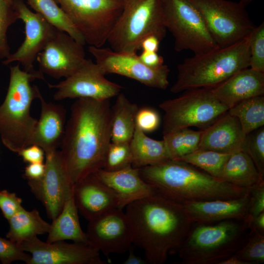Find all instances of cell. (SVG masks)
Listing matches in <instances>:
<instances>
[{
    "mask_svg": "<svg viewBox=\"0 0 264 264\" xmlns=\"http://www.w3.org/2000/svg\"><path fill=\"white\" fill-rule=\"evenodd\" d=\"M250 36V35H249ZM249 36L231 45L194 54L177 65V76L170 91L214 88L241 69L249 67Z\"/></svg>",
    "mask_w": 264,
    "mask_h": 264,
    "instance_id": "obj_5",
    "label": "cell"
},
{
    "mask_svg": "<svg viewBox=\"0 0 264 264\" xmlns=\"http://www.w3.org/2000/svg\"><path fill=\"white\" fill-rule=\"evenodd\" d=\"M227 112L238 119L247 134L264 126V95L242 100L229 108Z\"/></svg>",
    "mask_w": 264,
    "mask_h": 264,
    "instance_id": "obj_31",
    "label": "cell"
},
{
    "mask_svg": "<svg viewBox=\"0 0 264 264\" xmlns=\"http://www.w3.org/2000/svg\"><path fill=\"white\" fill-rule=\"evenodd\" d=\"M105 75L98 65L86 59L71 76L57 84L47 85L56 89L53 96L55 101L82 98L108 100L119 94L123 88L108 80Z\"/></svg>",
    "mask_w": 264,
    "mask_h": 264,
    "instance_id": "obj_13",
    "label": "cell"
},
{
    "mask_svg": "<svg viewBox=\"0 0 264 264\" xmlns=\"http://www.w3.org/2000/svg\"><path fill=\"white\" fill-rule=\"evenodd\" d=\"M73 195L65 203L61 212L50 224L46 242L70 240L88 244L86 232L81 228Z\"/></svg>",
    "mask_w": 264,
    "mask_h": 264,
    "instance_id": "obj_25",
    "label": "cell"
},
{
    "mask_svg": "<svg viewBox=\"0 0 264 264\" xmlns=\"http://www.w3.org/2000/svg\"><path fill=\"white\" fill-rule=\"evenodd\" d=\"M230 154L198 149L178 160L192 165L210 175L219 178L223 168Z\"/></svg>",
    "mask_w": 264,
    "mask_h": 264,
    "instance_id": "obj_33",
    "label": "cell"
},
{
    "mask_svg": "<svg viewBox=\"0 0 264 264\" xmlns=\"http://www.w3.org/2000/svg\"><path fill=\"white\" fill-rule=\"evenodd\" d=\"M35 79L44 80L39 70L25 71L19 63L10 67L7 93L0 105V137L6 148L17 154L31 145L38 121L30 113L32 103L40 91L31 85Z\"/></svg>",
    "mask_w": 264,
    "mask_h": 264,
    "instance_id": "obj_4",
    "label": "cell"
},
{
    "mask_svg": "<svg viewBox=\"0 0 264 264\" xmlns=\"http://www.w3.org/2000/svg\"><path fill=\"white\" fill-rule=\"evenodd\" d=\"M132 155V166L140 168L171 159L164 140L148 137L135 125L130 142Z\"/></svg>",
    "mask_w": 264,
    "mask_h": 264,
    "instance_id": "obj_27",
    "label": "cell"
},
{
    "mask_svg": "<svg viewBox=\"0 0 264 264\" xmlns=\"http://www.w3.org/2000/svg\"><path fill=\"white\" fill-rule=\"evenodd\" d=\"M141 177L167 198L180 204L241 197L249 190L239 187L184 161L169 159L139 168Z\"/></svg>",
    "mask_w": 264,
    "mask_h": 264,
    "instance_id": "obj_3",
    "label": "cell"
},
{
    "mask_svg": "<svg viewBox=\"0 0 264 264\" xmlns=\"http://www.w3.org/2000/svg\"><path fill=\"white\" fill-rule=\"evenodd\" d=\"M22 199L15 193L6 190L0 191V209L4 217L8 220L23 208Z\"/></svg>",
    "mask_w": 264,
    "mask_h": 264,
    "instance_id": "obj_41",
    "label": "cell"
},
{
    "mask_svg": "<svg viewBox=\"0 0 264 264\" xmlns=\"http://www.w3.org/2000/svg\"><path fill=\"white\" fill-rule=\"evenodd\" d=\"M73 195L78 210L88 221L119 209L115 194L94 173L74 184Z\"/></svg>",
    "mask_w": 264,
    "mask_h": 264,
    "instance_id": "obj_19",
    "label": "cell"
},
{
    "mask_svg": "<svg viewBox=\"0 0 264 264\" xmlns=\"http://www.w3.org/2000/svg\"><path fill=\"white\" fill-rule=\"evenodd\" d=\"M160 116L154 109L143 107L138 109L135 116V124L144 132L156 130L160 124Z\"/></svg>",
    "mask_w": 264,
    "mask_h": 264,
    "instance_id": "obj_40",
    "label": "cell"
},
{
    "mask_svg": "<svg viewBox=\"0 0 264 264\" xmlns=\"http://www.w3.org/2000/svg\"><path fill=\"white\" fill-rule=\"evenodd\" d=\"M35 12L41 15L57 30L66 33L83 45L85 39L75 27L56 0H26Z\"/></svg>",
    "mask_w": 264,
    "mask_h": 264,
    "instance_id": "obj_30",
    "label": "cell"
},
{
    "mask_svg": "<svg viewBox=\"0 0 264 264\" xmlns=\"http://www.w3.org/2000/svg\"><path fill=\"white\" fill-rule=\"evenodd\" d=\"M125 208L132 243L144 250L150 264H163L177 253L193 223L183 204L157 191Z\"/></svg>",
    "mask_w": 264,
    "mask_h": 264,
    "instance_id": "obj_2",
    "label": "cell"
},
{
    "mask_svg": "<svg viewBox=\"0 0 264 264\" xmlns=\"http://www.w3.org/2000/svg\"><path fill=\"white\" fill-rule=\"evenodd\" d=\"M97 178L116 195L118 207L123 209L127 205L156 192L155 188L140 176L139 168L132 165L116 171L100 169L94 173Z\"/></svg>",
    "mask_w": 264,
    "mask_h": 264,
    "instance_id": "obj_22",
    "label": "cell"
},
{
    "mask_svg": "<svg viewBox=\"0 0 264 264\" xmlns=\"http://www.w3.org/2000/svg\"><path fill=\"white\" fill-rule=\"evenodd\" d=\"M14 9L19 19L24 24L25 38L20 46L3 62L8 65L18 62L27 72L36 71L34 63L39 53L56 35L58 30L41 15L31 11L23 0H12Z\"/></svg>",
    "mask_w": 264,
    "mask_h": 264,
    "instance_id": "obj_15",
    "label": "cell"
},
{
    "mask_svg": "<svg viewBox=\"0 0 264 264\" xmlns=\"http://www.w3.org/2000/svg\"><path fill=\"white\" fill-rule=\"evenodd\" d=\"M122 11L107 42L116 52L136 53L142 40L154 35L161 41L167 29L163 22L162 0H122Z\"/></svg>",
    "mask_w": 264,
    "mask_h": 264,
    "instance_id": "obj_7",
    "label": "cell"
},
{
    "mask_svg": "<svg viewBox=\"0 0 264 264\" xmlns=\"http://www.w3.org/2000/svg\"><path fill=\"white\" fill-rule=\"evenodd\" d=\"M160 42L155 36L149 35L145 37L141 42L140 49L146 51L157 52Z\"/></svg>",
    "mask_w": 264,
    "mask_h": 264,
    "instance_id": "obj_46",
    "label": "cell"
},
{
    "mask_svg": "<svg viewBox=\"0 0 264 264\" xmlns=\"http://www.w3.org/2000/svg\"><path fill=\"white\" fill-rule=\"evenodd\" d=\"M131 165L132 155L130 143L111 142L105 156L102 169L112 172Z\"/></svg>",
    "mask_w": 264,
    "mask_h": 264,
    "instance_id": "obj_35",
    "label": "cell"
},
{
    "mask_svg": "<svg viewBox=\"0 0 264 264\" xmlns=\"http://www.w3.org/2000/svg\"><path fill=\"white\" fill-rule=\"evenodd\" d=\"M250 220L193 222L178 254L182 264H219L244 243Z\"/></svg>",
    "mask_w": 264,
    "mask_h": 264,
    "instance_id": "obj_6",
    "label": "cell"
},
{
    "mask_svg": "<svg viewBox=\"0 0 264 264\" xmlns=\"http://www.w3.org/2000/svg\"><path fill=\"white\" fill-rule=\"evenodd\" d=\"M6 0V1H9V2H12V0Z\"/></svg>",
    "mask_w": 264,
    "mask_h": 264,
    "instance_id": "obj_51",
    "label": "cell"
},
{
    "mask_svg": "<svg viewBox=\"0 0 264 264\" xmlns=\"http://www.w3.org/2000/svg\"><path fill=\"white\" fill-rule=\"evenodd\" d=\"M38 99L41 113L33 135L31 145L41 147L45 154L61 146L66 125V111L60 104L47 102L40 91Z\"/></svg>",
    "mask_w": 264,
    "mask_h": 264,
    "instance_id": "obj_23",
    "label": "cell"
},
{
    "mask_svg": "<svg viewBox=\"0 0 264 264\" xmlns=\"http://www.w3.org/2000/svg\"><path fill=\"white\" fill-rule=\"evenodd\" d=\"M140 60L146 66L151 67H157L164 64V59L157 52L142 50L138 55Z\"/></svg>",
    "mask_w": 264,
    "mask_h": 264,
    "instance_id": "obj_45",
    "label": "cell"
},
{
    "mask_svg": "<svg viewBox=\"0 0 264 264\" xmlns=\"http://www.w3.org/2000/svg\"><path fill=\"white\" fill-rule=\"evenodd\" d=\"M245 153L252 158L261 175L264 176V127L247 134Z\"/></svg>",
    "mask_w": 264,
    "mask_h": 264,
    "instance_id": "obj_37",
    "label": "cell"
},
{
    "mask_svg": "<svg viewBox=\"0 0 264 264\" xmlns=\"http://www.w3.org/2000/svg\"><path fill=\"white\" fill-rule=\"evenodd\" d=\"M219 179L239 187L250 189L264 180L251 157L240 151L231 154Z\"/></svg>",
    "mask_w": 264,
    "mask_h": 264,
    "instance_id": "obj_26",
    "label": "cell"
},
{
    "mask_svg": "<svg viewBox=\"0 0 264 264\" xmlns=\"http://www.w3.org/2000/svg\"><path fill=\"white\" fill-rule=\"evenodd\" d=\"M249 67L264 72V22L249 36Z\"/></svg>",
    "mask_w": 264,
    "mask_h": 264,
    "instance_id": "obj_38",
    "label": "cell"
},
{
    "mask_svg": "<svg viewBox=\"0 0 264 264\" xmlns=\"http://www.w3.org/2000/svg\"><path fill=\"white\" fill-rule=\"evenodd\" d=\"M198 10L218 47L248 37L256 25L245 8L229 0H188Z\"/></svg>",
    "mask_w": 264,
    "mask_h": 264,
    "instance_id": "obj_11",
    "label": "cell"
},
{
    "mask_svg": "<svg viewBox=\"0 0 264 264\" xmlns=\"http://www.w3.org/2000/svg\"><path fill=\"white\" fill-rule=\"evenodd\" d=\"M249 189L245 194L237 198L190 202L183 205L193 222L211 223L228 220H246L249 216Z\"/></svg>",
    "mask_w": 264,
    "mask_h": 264,
    "instance_id": "obj_20",
    "label": "cell"
},
{
    "mask_svg": "<svg viewBox=\"0 0 264 264\" xmlns=\"http://www.w3.org/2000/svg\"><path fill=\"white\" fill-rule=\"evenodd\" d=\"M219 264H248V263L241 260L234 254L220 262Z\"/></svg>",
    "mask_w": 264,
    "mask_h": 264,
    "instance_id": "obj_49",
    "label": "cell"
},
{
    "mask_svg": "<svg viewBox=\"0 0 264 264\" xmlns=\"http://www.w3.org/2000/svg\"><path fill=\"white\" fill-rule=\"evenodd\" d=\"M250 228L264 234V212L250 219Z\"/></svg>",
    "mask_w": 264,
    "mask_h": 264,
    "instance_id": "obj_47",
    "label": "cell"
},
{
    "mask_svg": "<svg viewBox=\"0 0 264 264\" xmlns=\"http://www.w3.org/2000/svg\"><path fill=\"white\" fill-rule=\"evenodd\" d=\"M250 202L248 218L264 212V181L249 189Z\"/></svg>",
    "mask_w": 264,
    "mask_h": 264,
    "instance_id": "obj_42",
    "label": "cell"
},
{
    "mask_svg": "<svg viewBox=\"0 0 264 264\" xmlns=\"http://www.w3.org/2000/svg\"><path fill=\"white\" fill-rule=\"evenodd\" d=\"M252 1V0H240L238 3L241 6L245 8Z\"/></svg>",
    "mask_w": 264,
    "mask_h": 264,
    "instance_id": "obj_50",
    "label": "cell"
},
{
    "mask_svg": "<svg viewBox=\"0 0 264 264\" xmlns=\"http://www.w3.org/2000/svg\"><path fill=\"white\" fill-rule=\"evenodd\" d=\"M162 10L164 25L174 38L176 51L199 54L218 47L201 15L188 0H162Z\"/></svg>",
    "mask_w": 264,
    "mask_h": 264,
    "instance_id": "obj_9",
    "label": "cell"
},
{
    "mask_svg": "<svg viewBox=\"0 0 264 264\" xmlns=\"http://www.w3.org/2000/svg\"><path fill=\"white\" fill-rule=\"evenodd\" d=\"M88 244L109 257L128 251L132 243L129 221L123 209H116L88 221Z\"/></svg>",
    "mask_w": 264,
    "mask_h": 264,
    "instance_id": "obj_16",
    "label": "cell"
},
{
    "mask_svg": "<svg viewBox=\"0 0 264 264\" xmlns=\"http://www.w3.org/2000/svg\"><path fill=\"white\" fill-rule=\"evenodd\" d=\"M31 258V255L25 253L20 244L0 237V261L2 264L21 261L28 264Z\"/></svg>",
    "mask_w": 264,
    "mask_h": 264,
    "instance_id": "obj_39",
    "label": "cell"
},
{
    "mask_svg": "<svg viewBox=\"0 0 264 264\" xmlns=\"http://www.w3.org/2000/svg\"><path fill=\"white\" fill-rule=\"evenodd\" d=\"M31 256L28 264H105L100 252L89 245L64 241L44 242L35 237L20 244Z\"/></svg>",
    "mask_w": 264,
    "mask_h": 264,
    "instance_id": "obj_17",
    "label": "cell"
},
{
    "mask_svg": "<svg viewBox=\"0 0 264 264\" xmlns=\"http://www.w3.org/2000/svg\"><path fill=\"white\" fill-rule=\"evenodd\" d=\"M19 20L12 1L0 0V59H6L10 54L7 38L8 27Z\"/></svg>",
    "mask_w": 264,
    "mask_h": 264,
    "instance_id": "obj_36",
    "label": "cell"
},
{
    "mask_svg": "<svg viewBox=\"0 0 264 264\" xmlns=\"http://www.w3.org/2000/svg\"><path fill=\"white\" fill-rule=\"evenodd\" d=\"M45 172L40 179L27 180L30 191L44 206L47 216L55 219L73 195L71 182L60 151L45 154Z\"/></svg>",
    "mask_w": 264,
    "mask_h": 264,
    "instance_id": "obj_14",
    "label": "cell"
},
{
    "mask_svg": "<svg viewBox=\"0 0 264 264\" xmlns=\"http://www.w3.org/2000/svg\"><path fill=\"white\" fill-rule=\"evenodd\" d=\"M111 107V142L130 143L135 128L137 105L120 93Z\"/></svg>",
    "mask_w": 264,
    "mask_h": 264,
    "instance_id": "obj_28",
    "label": "cell"
},
{
    "mask_svg": "<svg viewBox=\"0 0 264 264\" xmlns=\"http://www.w3.org/2000/svg\"><path fill=\"white\" fill-rule=\"evenodd\" d=\"M212 89L217 99L229 109L245 99L264 95V72L248 67Z\"/></svg>",
    "mask_w": 264,
    "mask_h": 264,
    "instance_id": "obj_24",
    "label": "cell"
},
{
    "mask_svg": "<svg viewBox=\"0 0 264 264\" xmlns=\"http://www.w3.org/2000/svg\"><path fill=\"white\" fill-rule=\"evenodd\" d=\"M45 170V163H30L24 168L23 176L27 180H38L43 177Z\"/></svg>",
    "mask_w": 264,
    "mask_h": 264,
    "instance_id": "obj_44",
    "label": "cell"
},
{
    "mask_svg": "<svg viewBox=\"0 0 264 264\" xmlns=\"http://www.w3.org/2000/svg\"><path fill=\"white\" fill-rule=\"evenodd\" d=\"M129 254L127 258L123 264H148L146 259L143 258L136 255L133 252L132 247L129 250Z\"/></svg>",
    "mask_w": 264,
    "mask_h": 264,
    "instance_id": "obj_48",
    "label": "cell"
},
{
    "mask_svg": "<svg viewBox=\"0 0 264 264\" xmlns=\"http://www.w3.org/2000/svg\"><path fill=\"white\" fill-rule=\"evenodd\" d=\"M246 136L238 119L227 111L202 130L199 149L228 154L245 152Z\"/></svg>",
    "mask_w": 264,
    "mask_h": 264,
    "instance_id": "obj_21",
    "label": "cell"
},
{
    "mask_svg": "<svg viewBox=\"0 0 264 264\" xmlns=\"http://www.w3.org/2000/svg\"><path fill=\"white\" fill-rule=\"evenodd\" d=\"M18 154L24 162L30 163H43L45 153L40 146L32 144L22 149Z\"/></svg>",
    "mask_w": 264,
    "mask_h": 264,
    "instance_id": "obj_43",
    "label": "cell"
},
{
    "mask_svg": "<svg viewBox=\"0 0 264 264\" xmlns=\"http://www.w3.org/2000/svg\"><path fill=\"white\" fill-rule=\"evenodd\" d=\"M86 59L84 45L66 33L58 30L36 60L41 72L58 79L71 76Z\"/></svg>",
    "mask_w": 264,
    "mask_h": 264,
    "instance_id": "obj_18",
    "label": "cell"
},
{
    "mask_svg": "<svg viewBox=\"0 0 264 264\" xmlns=\"http://www.w3.org/2000/svg\"><path fill=\"white\" fill-rule=\"evenodd\" d=\"M234 255L248 264L264 262V234L250 228L244 243Z\"/></svg>",
    "mask_w": 264,
    "mask_h": 264,
    "instance_id": "obj_34",
    "label": "cell"
},
{
    "mask_svg": "<svg viewBox=\"0 0 264 264\" xmlns=\"http://www.w3.org/2000/svg\"><path fill=\"white\" fill-rule=\"evenodd\" d=\"M159 107L164 111L163 135L190 127L205 130L229 110L211 88L186 90L177 98L163 101Z\"/></svg>",
    "mask_w": 264,
    "mask_h": 264,
    "instance_id": "obj_8",
    "label": "cell"
},
{
    "mask_svg": "<svg viewBox=\"0 0 264 264\" xmlns=\"http://www.w3.org/2000/svg\"><path fill=\"white\" fill-rule=\"evenodd\" d=\"M60 151L73 185L102 169L111 142L110 99L78 98L72 104Z\"/></svg>",
    "mask_w": 264,
    "mask_h": 264,
    "instance_id": "obj_1",
    "label": "cell"
},
{
    "mask_svg": "<svg viewBox=\"0 0 264 264\" xmlns=\"http://www.w3.org/2000/svg\"><path fill=\"white\" fill-rule=\"evenodd\" d=\"M202 130L183 128L163 135L171 159L178 160L199 149Z\"/></svg>",
    "mask_w": 264,
    "mask_h": 264,
    "instance_id": "obj_32",
    "label": "cell"
},
{
    "mask_svg": "<svg viewBox=\"0 0 264 264\" xmlns=\"http://www.w3.org/2000/svg\"><path fill=\"white\" fill-rule=\"evenodd\" d=\"M8 221L9 229L6 238L19 244L38 235L48 233L50 226L36 209L29 211L22 208Z\"/></svg>",
    "mask_w": 264,
    "mask_h": 264,
    "instance_id": "obj_29",
    "label": "cell"
},
{
    "mask_svg": "<svg viewBox=\"0 0 264 264\" xmlns=\"http://www.w3.org/2000/svg\"><path fill=\"white\" fill-rule=\"evenodd\" d=\"M86 44L97 47L107 42L123 9L122 0H56Z\"/></svg>",
    "mask_w": 264,
    "mask_h": 264,
    "instance_id": "obj_10",
    "label": "cell"
},
{
    "mask_svg": "<svg viewBox=\"0 0 264 264\" xmlns=\"http://www.w3.org/2000/svg\"><path fill=\"white\" fill-rule=\"evenodd\" d=\"M88 51L106 74H119L160 89H165L169 85L170 69L166 65L149 67L140 60L136 53L116 52L110 48L89 45Z\"/></svg>",
    "mask_w": 264,
    "mask_h": 264,
    "instance_id": "obj_12",
    "label": "cell"
}]
</instances>
